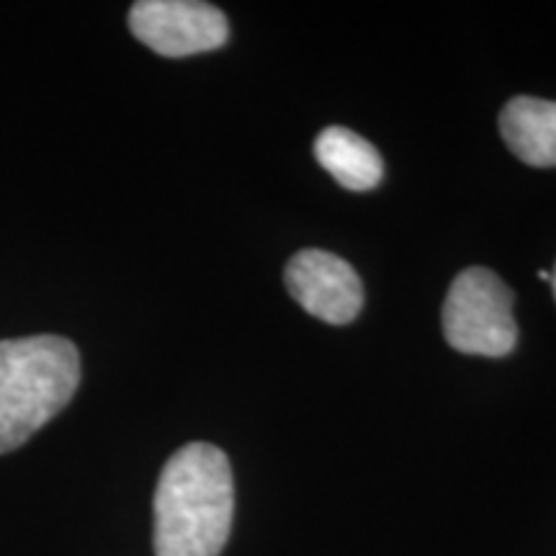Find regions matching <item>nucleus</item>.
<instances>
[{
    "label": "nucleus",
    "instance_id": "f257e3e1",
    "mask_svg": "<svg viewBox=\"0 0 556 556\" xmlns=\"http://www.w3.org/2000/svg\"><path fill=\"white\" fill-rule=\"evenodd\" d=\"M155 556H219L235 516L229 458L212 443H189L163 467L155 490Z\"/></svg>",
    "mask_w": 556,
    "mask_h": 556
},
{
    "label": "nucleus",
    "instance_id": "f03ea898",
    "mask_svg": "<svg viewBox=\"0 0 556 556\" xmlns=\"http://www.w3.org/2000/svg\"><path fill=\"white\" fill-rule=\"evenodd\" d=\"M80 384L78 348L60 336L0 340V454L24 446Z\"/></svg>",
    "mask_w": 556,
    "mask_h": 556
},
{
    "label": "nucleus",
    "instance_id": "7ed1b4c3",
    "mask_svg": "<svg viewBox=\"0 0 556 556\" xmlns=\"http://www.w3.org/2000/svg\"><path fill=\"white\" fill-rule=\"evenodd\" d=\"M443 336L467 356L503 358L518 343L513 291L490 268H467L451 283L443 304Z\"/></svg>",
    "mask_w": 556,
    "mask_h": 556
},
{
    "label": "nucleus",
    "instance_id": "20e7f679",
    "mask_svg": "<svg viewBox=\"0 0 556 556\" xmlns=\"http://www.w3.org/2000/svg\"><path fill=\"white\" fill-rule=\"evenodd\" d=\"M129 29L163 58L212 52L229 39L225 13L199 0H139L129 11Z\"/></svg>",
    "mask_w": 556,
    "mask_h": 556
},
{
    "label": "nucleus",
    "instance_id": "39448f33",
    "mask_svg": "<svg viewBox=\"0 0 556 556\" xmlns=\"http://www.w3.org/2000/svg\"><path fill=\"white\" fill-rule=\"evenodd\" d=\"M287 289L299 307L330 325H348L364 307L356 268L325 250H302L289 261Z\"/></svg>",
    "mask_w": 556,
    "mask_h": 556
},
{
    "label": "nucleus",
    "instance_id": "423d86ee",
    "mask_svg": "<svg viewBox=\"0 0 556 556\" xmlns=\"http://www.w3.org/2000/svg\"><path fill=\"white\" fill-rule=\"evenodd\" d=\"M505 144L520 163L556 168V101L518 96L500 114Z\"/></svg>",
    "mask_w": 556,
    "mask_h": 556
},
{
    "label": "nucleus",
    "instance_id": "0eeeda50",
    "mask_svg": "<svg viewBox=\"0 0 556 556\" xmlns=\"http://www.w3.org/2000/svg\"><path fill=\"white\" fill-rule=\"evenodd\" d=\"M315 157L332 178L348 191H371L381 184L384 165L379 150L364 137L345 127H328L319 131Z\"/></svg>",
    "mask_w": 556,
    "mask_h": 556
},
{
    "label": "nucleus",
    "instance_id": "6e6552de",
    "mask_svg": "<svg viewBox=\"0 0 556 556\" xmlns=\"http://www.w3.org/2000/svg\"><path fill=\"white\" fill-rule=\"evenodd\" d=\"M539 278L541 281H552V274H548V270H539Z\"/></svg>",
    "mask_w": 556,
    "mask_h": 556
},
{
    "label": "nucleus",
    "instance_id": "1a4fd4ad",
    "mask_svg": "<svg viewBox=\"0 0 556 556\" xmlns=\"http://www.w3.org/2000/svg\"><path fill=\"white\" fill-rule=\"evenodd\" d=\"M552 289H554V299H556V268H554V274H552Z\"/></svg>",
    "mask_w": 556,
    "mask_h": 556
}]
</instances>
